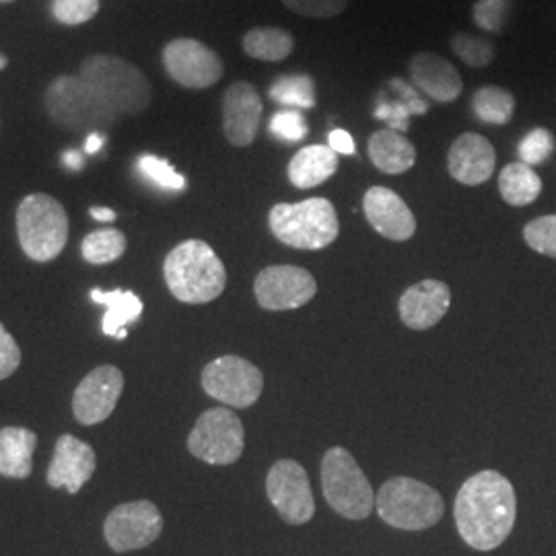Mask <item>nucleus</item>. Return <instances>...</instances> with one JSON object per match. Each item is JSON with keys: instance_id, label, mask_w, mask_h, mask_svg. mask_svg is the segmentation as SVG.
<instances>
[{"instance_id": "nucleus-1", "label": "nucleus", "mask_w": 556, "mask_h": 556, "mask_svg": "<svg viewBox=\"0 0 556 556\" xmlns=\"http://www.w3.org/2000/svg\"><path fill=\"white\" fill-rule=\"evenodd\" d=\"M457 532L477 551H495L516 526L517 497L514 484L495 470L478 472L457 491Z\"/></svg>"}, {"instance_id": "nucleus-2", "label": "nucleus", "mask_w": 556, "mask_h": 556, "mask_svg": "<svg viewBox=\"0 0 556 556\" xmlns=\"http://www.w3.org/2000/svg\"><path fill=\"white\" fill-rule=\"evenodd\" d=\"M163 277L181 303H208L219 298L227 285V270L217 252L202 239L176 245L163 262Z\"/></svg>"}, {"instance_id": "nucleus-3", "label": "nucleus", "mask_w": 556, "mask_h": 556, "mask_svg": "<svg viewBox=\"0 0 556 556\" xmlns=\"http://www.w3.org/2000/svg\"><path fill=\"white\" fill-rule=\"evenodd\" d=\"M79 77L87 80L116 114L139 116L153 100L151 83L137 64L128 60L93 54L83 60Z\"/></svg>"}, {"instance_id": "nucleus-4", "label": "nucleus", "mask_w": 556, "mask_h": 556, "mask_svg": "<svg viewBox=\"0 0 556 556\" xmlns=\"http://www.w3.org/2000/svg\"><path fill=\"white\" fill-rule=\"evenodd\" d=\"M268 225L280 243L295 250H324L337 241L340 231L337 208L328 199L275 204Z\"/></svg>"}, {"instance_id": "nucleus-5", "label": "nucleus", "mask_w": 556, "mask_h": 556, "mask_svg": "<svg viewBox=\"0 0 556 556\" xmlns=\"http://www.w3.org/2000/svg\"><path fill=\"white\" fill-rule=\"evenodd\" d=\"M17 236L25 256L34 262L59 258L68 241V215L59 200L29 194L17 208Z\"/></svg>"}, {"instance_id": "nucleus-6", "label": "nucleus", "mask_w": 556, "mask_h": 556, "mask_svg": "<svg viewBox=\"0 0 556 556\" xmlns=\"http://www.w3.org/2000/svg\"><path fill=\"white\" fill-rule=\"evenodd\" d=\"M46 110L50 118L66 130L100 132L118 119V114L101 100L98 91L80 77H59L46 89Z\"/></svg>"}, {"instance_id": "nucleus-7", "label": "nucleus", "mask_w": 556, "mask_h": 556, "mask_svg": "<svg viewBox=\"0 0 556 556\" xmlns=\"http://www.w3.org/2000/svg\"><path fill=\"white\" fill-rule=\"evenodd\" d=\"M378 514L388 526L397 530L418 532L435 526L443 517V498L429 484L415 478L388 480L378 497Z\"/></svg>"}, {"instance_id": "nucleus-8", "label": "nucleus", "mask_w": 556, "mask_h": 556, "mask_svg": "<svg viewBox=\"0 0 556 556\" xmlns=\"http://www.w3.org/2000/svg\"><path fill=\"white\" fill-rule=\"evenodd\" d=\"M321 489L328 505L346 519H367L376 507V495L357 459L344 447H332L321 462Z\"/></svg>"}, {"instance_id": "nucleus-9", "label": "nucleus", "mask_w": 556, "mask_h": 556, "mask_svg": "<svg viewBox=\"0 0 556 556\" xmlns=\"http://www.w3.org/2000/svg\"><path fill=\"white\" fill-rule=\"evenodd\" d=\"M243 425L229 408H211L202 413L188 438L190 454L213 466L236 464L243 454Z\"/></svg>"}, {"instance_id": "nucleus-10", "label": "nucleus", "mask_w": 556, "mask_h": 556, "mask_svg": "<svg viewBox=\"0 0 556 556\" xmlns=\"http://www.w3.org/2000/svg\"><path fill=\"white\" fill-rule=\"evenodd\" d=\"M204 392L231 408H250L264 390V376L245 358L227 355L215 358L202 371Z\"/></svg>"}, {"instance_id": "nucleus-11", "label": "nucleus", "mask_w": 556, "mask_h": 556, "mask_svg": "<svg viewBox=\"0 0 556 556\" xmlns=\"http://www.w3.org/2000/svg\"><path fill=\"white\" fill-rule=\"evenodd\" d=\"M163 532V516L151 501L122 503L103 523V536L114 553H130L151 546Z\"/></svg>"}, {"instance_id": "nucleus-12", "label": "nucleus", "mask_w": 556, "mask_h": 556, "mask_svg": "<svg viewBox=\"0 0 556 556\" xmlns=\"http://www.w3.org/2000/svg\"><path fill=\"white\" fill-rule=\"evenodd\" d=\"M163 66L172 80L186 89H208L217 85L225 73L219 54L192 38L169 41L163 48Z\"/></svg>"}, {"instance_id": "nucleus-13", "label": "nucleus", "mask_w": 556, "mask_h": 556, "mask_svg": "<svg viewBox=\"0 0 556 556\" xmlns=\"http://www.w3.org/2000/svg\"><path fill=\"white\" fill-rule=\"evenodd\" d=\"M266 493L287 523H307L316 514L312 484L305 468L293 459H278L266 477Z\"/></svg>"}, {"instance_id": "nucleus-14", "label": "nucleus", "mask_w": 556, "mask_h": 556, "mask_svg": "<svg viewBox=\"0 0 556 556\" xmlns=\"http://www.w3.org/2000/svg\"><path fill=\"white\" fill-rule=\"evenodd\" d=\"M254 293L260 307L268 312H287L299 309L316 298L318 282L309 270L301 266L278 264L260 273L254 282Z\"/></svg>"}, {"instance_id": "nucleus-15", "label": "nucleus", "mask_w": 556, "mask_h": 556, "mask_svg": "<svg viewBox=\"0 0 556 556\" xmlns=\"http://www.w3.org/2000/svg\"><path fill=\"white\" fill-rule=\"evenodd\" d=\"M124 392V376L114 365H101L80 381L73 396V413L80 425H98L114 413Z\"/></svg>"}, {"instance_id": "nucleus-16", "label": "nucleus", "mask_w": 556, "mask_h": 556, "mask_svg": "<svg viewBox=\"0 0 556 556\" xmlns=\"http://www.w3.org/2000/svg\"><path fill=\"white\" fill-rule=\"evenodd\" d=\"M264 103L258 89L238 80L223 96V135L233 147H250L258 137Z\"/></svg>"}, {"instance_id": "nucleus-17", "label": "nucleus", "mask_w": 556, "mask_h": 556, "mask_svg": "<svg viewBox=\"0 0 556 556\" xmlns=\"http://www.w3.org/2000/svg\"><path fill=\"white\" fill-rule=\"evenodd\" d=\"M363 211L381 238L408 241L417 233V219L410 206L394 190L374 186L363 197Z\"/></svg>"}, {"instance_id": "nucleus-18", "label": "nucleus", "mask_w": 556, "mask_h": 556, "mask_svg": "<svg viewBox=\"0 0 556 556\" xmlns=\"http://www.w3.org/2000/svg\"><path fill=\"white\" fill-rule=\"evenodd\" d=\"M96 466L98 459L89 443L73 435H62L56 441L46 480L52 489H66L71 495H77L87 480L93 477Z\"/></svg>"}, {"instance_id": "nucleus-19", "label": "nucleus", "mask_w": 556, "mask_h": 556, "mask_svg": "<svg viewBox=\"0 0 556 556\" xmlns=\"http://www.w3.org/2000/svg\"><path fill=\"white\" fill-rule=\"evenodd\" d=\"M497 153L491 140L478 132L459 135L447 153V169L457 184L480 186L493 178Z\"/></svg>"}, {"instance_id": "nucleus-20", "label": "nucleus", "mask_w": 556, "mask_h": 556, "mask_svg": "<svg viewBox=\"0 0 556 556\" xmlns=\"http://www.w3.org/2000/svg\"><path fill=\"white\" fill-rule=\"evenodd\" d=\"M452 305L450 287L441 280H420L408 287L397 303L402 321L413 330H429L439 324Z\"/></svg>"}, {"instance_id": "nucleus-21", "label": "nucleus", "mask_w": 556, "mask_h": 556, "mask_svg": "<svg viewBox=\"0 0 556 556\" xmlns=\"http://www.w3.org/2000/svg\"><path fill=\"white\" fill-rule=\"evenodd\" d=\"M410 80L427 98L438 103H454L464 91L456 66L435 52H418L408 62Z\"/></svg>"}, {"instance_id": "nucleus-22", "label": "nucleus", "mask_w": 556, "mask_h": 556, "mask_svg": "<svg viewBox=\"0 0 556 556\" xmlns=\"http://www.w3.org/2000/svg\"><path fill=\"white\" fill-rule=\"evenodd\" d=\"M367 153L379 172L388 176L404 174L417 163V147L392 128H381L374 132L367 144Z\"/></svg>"}, {"instance_id": "nucleus-23", "label": "nucleus", "mask_w": 556, "mask_h": 556, "mask_svg": "<svg viewBox=\"0 0 556 556\" xmlns=\"http://www.w3.org/2000/svg\"><path fill=\"white\" fill-rule=\"evenodd\" d=\"M36 445V433L25 427L0 429V477L15 480L31 477Z\"/></svg>"}, {"instance_id": "nucleus-24", "label": "nucleus", "mask_w": 556, "mask_h": 556, "mask_svg": "<svg viewBox=\"0 0 556 556\" xmlns=\"http://www.w3.org/2000/svg\"><path fill=\"white\" fill-rule=\"evenodd\" d=\"M338 169V153L328 144L303 147L289 163V179L299 190H309L332 178Z\"/></svg>"}, {"instance_id": "nucleus-25", "label": "nucleus", "mask_w": 556, "mask_h": 556, "mask_svg": "<svg viewBox=\"0 0 556 556\" xmlns=\"http://www.w3.org/2000/svg\"><path fill=\"white\" fill-rule=\"evenodd\" d=\"M91 299L100 305H105V316L101 321V330L105 337L118 338L124 340L128 337L126 326H130L132 321H137L142 314V301L139 295H135L132 291H122V289H114V291H101V289H93L91 291Z\"/></svg>"}, {"instance_id": "nucleus-26", "label": "nucleus", "mask_w": 556, "mask_h": 556, "mask_svg": "<svg viewBox=\"0 0 556 556\" xmlns=\"http://www.w3.org/2000/svg\"><path fill=\"white\" fill-rule=\"evenodd\" d=\"M390 87L396 91L397 100L390 101L379 96L376 118L388 122V128L402 132L408 128V118L413 114L425 116L429 112V101L422 100L415 85H408L406 80L392 79Z\"/></svg>"}, {"instance_id": "nucleus-27", "label": "nucleus", "mask_w": 556, "mask_h": 556, "mask_svg": "<svg viewBox=\"0 0 556 556\" xmlns=\"http://www.w3.org/2000/svg\"><path fill=\"white\" fill-rule=\"evenodd\" d=\"M498 192L511 206H528L542 194V179L534 167L521 161L509 163L498 174Z\"/></svg>"}, {"instance_id": "nucleus-28", "label": "nucleus", "mask_w": 556, "mask_h": 556, "mask_svg": "<svg viewBox=\"0 0 556 556\" xmlns=\"http://www.w3.org/2000/svg\"><path fill=\"white\" fill-rule=\"evenodd\" d=\"M241 48L250 59L282 62L295 52V38L280 27H254L243 36Z\"/></svg>"}, {"instance_id": "nucleus-29", "label": "nucleus", "mask_w": 556, "mask_h": 556, "mask_svg": "<svg viewBox=\"0 0 556 556\" xmlns=\"http://www.w3.org/2000/svg\"><path fill=\"white\" fill-rule=\"evenodd\" d=\"M472 110L480 122L491 126H505L516 114V98L503 87L484 85L472 96Z\"/></svg>"}, {"instance_id": "nucleus-30", "label": "nucleus", "mask_w": 556, "mask_h": 556, "mask_svg": "<svg viewBox=\"0 0 556 556\" xmlns=\"http://www.w3.org/2000/svg\"><path fill=\"white\" fill-rule=\"evenodd\" d=\"M270 100L289 110H312L316 108V83L309 75H285L278 77L268 89Z\"/></svg>"}, {"instance_id": "nucleus-31", "label": "nucleus", "mask_w": 556, "mask_h": 556, "mask_svg": "<svg viewBox=\"0 0 556 556\" xmlns=\"http://www.w3.org/2000/svg\"><path fill=\"white\" fill-rule=\"evenodd\" d=\"M126 236L119 229H98L91 231L80 243V254L85 262L105 266L122 258L126 252Z\"/></svg>"}, {"instance_id": "nucleus-32", "label": "nucleus", "mask_w": 556, "mask_h": 556, "mask_svg": "<svg viewBox=\"0 0 556 556\" xmlns=\"http://www.w3.org/2000/svg\"><path fill=\"white\" fill-rule=\"evenodd\" d=\"M452 50L457 59L472 68H484L497 59V48L493 41L466 31H459L452 38Z\"/></svg>"}, {"instance_id": "nucleus-33", "label": "nucleus", "mask_w": 556, "mask_h": 556, "mask_svg": "<svg viewBox=\"0 0 556 556\" xmlns=\"http://www.w3.org/2000/svg\"><path fill=\"white\" fill-rule=\"evenodd\" d=\"M511 9L514 0H477L472 7V20L482 31L503 34Z\"/></svg>"}, {"instance_id": "nucleus-34", "label": "nucleus", "mask_w": 556, "mask_h": 556, "mask_svg": "<svg viewBox=\"0 0 556 556\" xmlns=\"http://www.w3.org/2000/svg\"><path fill=\"white\" fill-rule=\"evenodd\" d=\"M523 239L538 254L556 260V215L530 220L523 227Z\"/></svg>"}, {"instance_id": "nucleus-35", "label": "nucleus", "mask_w": 556, "mask_h": 556, "mask_svg": "<svg viewBox=\"0 0 556 556\" xmlns=\"http://www.w3.org/2000/svg\"><path fill=\"white\" fill-rule=\"evenodd\" d=\"M519 160L530 167L540 165L544 161L551 160V155L555 153V137L551 130L546 128H534L530 130L517 147Z\"/></svg>"}, {"instance_id": "nucleus-36", "label": "nucleus", "mask_w": 556, "mask_h": 556, "mask_svg": "<svg viewBox=\"0 0 556 556\" xmlns=\"http://www.w3.org/2000/svg\"><path fill=\"white\" fill-rule=\"evenodd\" d=\"M139 169L144 178L151 179L160 188L174 190V192L186 190V178L179 176L169 161L161 160L155 155H142L139 157Z\"/></svg>"}, {"instance_id": "nucleus-37", "label": "nucleus", "mask_w": 556, "mask_h": 556, "mask_svg": "<svg viewBox=\"0 0 556 556\" xmlns=\"http://www.w3.org/2000/svg\"><path fill=\"white\" fill-rule=\"evenodd\" d=\"M291 13L307 20H334L349 9L351 0H280Z\"/></svg>"}, {"instance_id": "nucleus-38", "label": "nucleus", "mask_w": 556, "mask_h": 556, "mask_svg": "<svg viewBox=\"0 0 556 556\" xmlns=\"http://www.w3.org/2000/svg\"><path fill=\"white\" fill-rule=\"evenodd\" d=\"M100 0H54L52 15L62 25H83L100 13Z\"/></svg>"}, {"instance_id": "nucleus-39", "label": "nucleus", "mask_w": 556, "mask_h": 556, "mask_svg": "<svg viewBox=\"0 0 556 556\" xmlns=\"http://www.w3.org/2000/svg\"><path fill=\"white\" fill-rule=\"evenodd\" d=\"M270 132L285 142H299L309 130L301 110H280L270 119Z\"/></svg>"}, {"instance_id": "nucleus-40", "label": "nucleus", "mask_w": 556, "mask_h": 556, "mask_svg": "<svg viewBox=\"0 0 556 556\" xmlns=\"http://www.w3.org/2000/svg\"><path fill=\"white\" fill-rule=\"evenodd\" d=\"M21 365V349L0 321V379L11 378Z\"/></svg>"}, {"instance_id": "nucleus-41", "label": "nucleus", "mask_w": 556, "mask_h": 556, "mask_svg": "<svg viewBox=\"0 0 556 556\" xmlns=\"http://www.w3.org/2000/svg\"><path fill=\"white\" fill-rule=\"evenodd\" d=\"M328 147L338 153V155H355L357 153V149H355V140L353 137L346 132V130H342V128H337V130H332L330 135H328Z\"/></svg>"}, {"instance_id": "nucleus-42", "label": "nucleus", "mask_w": 556, "mask_h": 556, "mask_svg": "<svg viewBox=\"0 0 556 556\" xmlns=\"http://www.w3.org/2000/svg\"><path fill=\"white\" fill-rule=\"evenodd\" d=\"M91 217L96 220H101V223H112V220H116V211L114 208H105V206H93L91 211Z\"/></svg>"}, {"instance_id": "nucleus-43", "label": "nucleus", "mask_w": 556, "mask_h": 556, "mask_svg": "<svg viewBox=\"0 0 556 556\" xmlns=\"http://www.w3.org/2000/svg\"><path fill=\"white\" fill-rule=\"evenodd\" d=\"M103 147V135L101 132H91L85 140V153L87 155H96Z\"/></svg>"}, {"instance_id": "nucleus-44", "label": "nucleus", "mask_w": 556, "mask_h": 556, "mask_svg": "<svg viewBox=\"0 0 556 556\" xmlns=\"http://www.w3.org/2000/svg\"><path fill=\"white\" fill-rule=\"evenodd\" d=\"M62 161L68 169H83V165H85V157L80 155V151H66L62 155Z\"/></svg>"}, {"instance_id": "nucleus-45", "label": "nucleus", "mask_w": 556, "mask_h": 556, "mask_svg": "<svg viewBox=\"0 0 556 556\" xmlns=\"http://www.w3.org/2000/svg\"><path fill=\"white\" fill-rule=\"evenodd\" d=\"M7 64H9V59L4 54H0V73L7 68Z\"/></svg>"}, {"instance_id": "nucleus-46", "label": "nucleus", "mask_w": 556, "mask_h": 556, "mask_svg": "<svg viewBox=\"0 0 556 556\" xmlns=\"http://www.w3.org/2000/svg\"><path fill=\"white\" fill-rule=\"evenodd\" d=\"M0 2H13V0H0Z\"/></svg>"}]
</instances>
